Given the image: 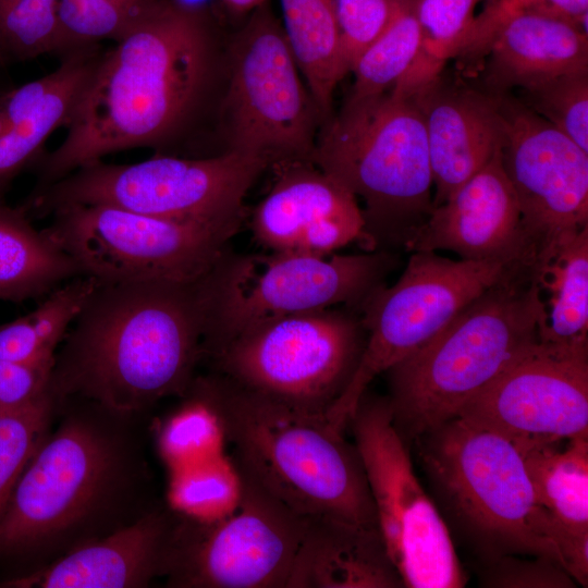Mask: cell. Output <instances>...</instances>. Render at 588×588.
<instances>
[{"label": "cell", "mask_w": 588, "mask_h": 588, "mask_svg": "<svg viewBox=\"0 0 588 588\" xmlns=\"http://www.w3.org/2000/svg\"><path fill=\"white\" fill-rule=\"evenodd\" d=\"M217 70L213 22L201 5L168 0L100 59L65 124L29 170L33 189L123 150L172 155L195 131Z\"/></svg>", "instance_id": "6da1fadb"}, {"label": "cell", "mask_w": 588, "mask_h": 588, "mask_svg": "<svg viewBox=\"0 0 588 588\" xmlns=\"http://www.w3.org/2000/svg\"><path fill=\"white\" fill-rule=\"evenodd\" d=\"M198 280L97 281L54 354L56 400L136 416L183 396L203 358Z\"/></svg>", "instance_id": "7a4b0ae2"}, {"label": "cell", "mask_w": 588, "mask_h": 588, "mask_svg": "<svg viewBox=\"0 0 588 588\" xmlns=\"http://www.w3.org/2000/svg\"><path fill=\"white\" fill-rule=\"evenodd\" d=\"M74 401L20 475L0 518V583L41 568L118 528L115 512L143 481L127 417Z\"/></svg>", "instance_id": "3957f363"}, {"label": "cell", "mask_w": 588, "mask_h": 588, "mask_svg": "<svg viewBox=\"0 0 588 588\" xmlns=\"http://www.w3.org/2000/svg\"><path fill=\"white\" fill-rule=\"evenodd\" d=\"M213 413L234 464L301 516L378 526L359 453L326 416L293 408L210 371L188 389Z\"/></svg>", "instance_id": "277c9868"}, {"label": "cell", "mask_w": 588, "mask_h": 588, "mask_svg": "<svg viewBox=\"0 0 588 588\" xmlns=\"http://www.w3.org/2000/svg\"><path fill=\"white\" fill-rule=\"evenodd\" d=\"M544 298L535 266L516 261L429 342L384 373L395 428L409 443L461 407L540 341Z\"/></svg>", "instance_id": "5b68a950"}, {"label": "cell", "mask_w": 588, "mask_h": 588, "mask_svg": "<svg viewBox=\"0 0 588 588\" xmlns=\"http://www.w3.org/2000/svg\"><path fill=\"white\" fill-rule=\"evenodd\" d=\"M311 161L364 200L366 250L405 247L433 210L426 128L411 96L348 97Z\"/></svg>", "instance_id": "8992f818"}, {"label": "cell", "mask_w": 588, "mask_h": 588, "mask_svg": "<svg viewBox=\"0 0 588 588\" xmlns=\"http://www.w3.org/2000/svg\"><path fill=\"white\" fill-rule=\"evenodd\" d=\"M414 442L446 517L483 562L516 554L563 566L542 534L546 510L512 440L456 416Z\"/></svg>", "instance_id": "52a82bcc"}, {"label": "cell", "mask_w": 588, "mask_h": 588, "mask_svg": "<svg viewBox=\"0 0 588 588\" xmlns=\"http://www.w3.org/2000/svg\"><path fill=\"white\" fill-rule=\"evenodd\" d=\"M397 261L385 249L318 256L235 254L229 247L199 278L201 360L266 319L338 306L358 310Z\"/></svg>", "instance_id": "ba28073f"}, {"label": "cell", "mask_w": 588, "mask_h": 588, "mask_svg": "<svg viewBox=\"0 0 588 588\" xmlns=\"http://www.w3.org/2000/svg\"><path fill=\"white\" fill-rule=\"evenodd\" d=\"M267 167L234 150L197 158L154 155L127 164L99 160L32 189L21 205L32 219L70 205H108L236 233L245 195Z\"/></svg>", "instance_id": "9c48e42d"}, {"label": "cell", "mask_w": 588, "mask_h": 588, "mask_svg": "<svg viewBox=\"0 0 588 588\" xmlns=\"http://www.w3.org/2000/svg\"><path fill=\"white\" fill-rule=\"evenodd\" d=\"M366 338L358 310L338 306L262 320L204 360L245 389L327 417L354 376Z\"/></svg>", "instance_id": "30bf717a"}, {"label": "cell", "mask_w": 588, "mask_h": 588, "mask_svg": "<svg viewBox=\"0 0 588 588\" xmlns=\"http://www.w3.org/2000/svg\"><path fill=\"white\" fill-rule=\"evenodd\" d=\"M228 65L219 108L224 151L258 157L268 167L311 161L320 117L268 2L236 34Z\"/></svg>", "instance_id": "8fae6325"}, {"label": "cell", "mask_w": 588, "mask_h": 588, "mask_svg": "<svg viewBox=\"0 0 588 588\" xmlns=\"http://www.w3.org/2000/svg\"><path fill=\"white\" fill-rule=\"evenodd\" d=\"M511 264L413 252L397 281L380 285L358 309L367 333L365 348L348 385L328 412L329 422L344 431L370 382L429 342Z\"/></svg>", "instance_id": "7c38bea8"}, {"label": "cell", "mask_w": 588, "mask_h": 588, "mask_svg": "<svg viewBox=\"0 0 588 588\" xmlns=\"http://www.w3.org/2000/svg\"><path fill=\"white\" fill-rule=\"evenodd\" d=\"M347 427L362 458L387 551L406 588L466 584L449 527L416 476L387 396L368 390Z\"/></svg>", "instance_id": "4fadbf2b"}, {"label": "cell", "mask_w": 588, "mask_h": 588, "mask_svg": "<svg viewBox=\"0 0 588 588\" xmlns=\"http://www.w3.org/2000/svg\"><path fill=\"white\" fill-rule=\"evenodd\" d=\"M49 216L44 231L98 282L195 281L235 234L108 205H70Z\"/></svg>", "instance_id": "5bb4252c"}, {"label": "cell", "mask_w": 588, "mask_h": 588, "mask_svg": "<svg viewBox=\"0 0 588 588\" xmlns=\"http://www.w3.org/2000/svg\"><path fill=\"white\" fill-rule=\"evenodd\" d=\"M236 468L242 489L230 514L199 520L176 513L164 574L169 586L286 587L305 516Z\"/></svg>", "instance_id": "9a60e30c"}, {"label": "cell", "mask_w": 588, "mask_h": 588, "mask_svg": "<svg viewBox=\"0 0 588 588\" xmlns=\"http://www.w3.org/2000/svg\"><path fill=\"white\" fill-rule=\"evenodd\" d=\"M495 96L503 167L517 197L528 250L540 266L588 228V152L518 99Z\"/></svg>", "instance_id": "2e32d148"}, {"label": "cell", "mask_w": 588, "mask_h": 588, "mask_svg": "<svg viewBox=\"0 0 588 588\" xmlns=\"http://www.w3.org/2000/svg\"><path fill=\"white\" fill-rule=\"evenodd\" d=\"M456 416L512 441L588 436V343L539 341Z\"/></svg>", "instance_id": "e0dca14e"}, {"label": "cell", "mask_w": 588, "mask_h": 588, "mask_svg": "<svg viewBox=\"0 0 588 588\" xmlns=\"http://www.w3.org/2000/svg\"><path fill=\"white\" fill-rule=\"evenodd\" d=\"M272 169V185L249 223L261 247L318 256L351 243L365 248V220L354 194L311 161L283 162Z\"/></svg>", "instance_id": "ac0fdd59"}, {"label": "cell", "mask_w": 588, "mask_h": 588, "mask_svg": "<svg viewBox=\"0 0 588 588\" xmlns=\"http://www.w3.org/2000/svg\"><path fill=\"white\" fill-rule=\"evenodd\" d=\"M405 249L450 250L469 260L535 264L517 197L503 167L502 147L433 208Z\"/></svg>", "instance_id": "d6986e66"}, {"label": "cell", "mask_w": 588, "mask_h": 588, "mask_svg": "<svg viewBox=\"0 0 588 588\" xmlns=\"http://www.w3.org/2000/svg\"><path fill=\"white\" fill-rule=\"evenodd\" d=\"M411 97L425 123L434 208L502 147L499 101L495 95L449 82L441 73Z\"/></svg>", "instance_id": "ffe728a7"}, {"label": "cell", "mask_w": 588, "mask_h": 588, "mask_svg": "<svg viewBox=\"0 0 588 588\" xmlns=\"http://www.w3.org/2000/svg\"><path fill=\"white\" fill-rule=\"evenodd\" d=\"M176 513L151 507L134 522L48 565L0 583L10 588L146 587L166 574Z\"/></svg>", "instance_id": "44dd1931"}, {"label": "cell", "mask_w": 588, "mask_h": 588, "mask_svg": "<svg viewBox=\"0 0 588 588\" xmlns=\"http://www.w3.org/2000/svg\"><path fill=\"white\" fill-rule=\"evenodd\" d=\"M486 54L487 93L504 95L588 70V33L547 8H525L494 26Z\"/></svg>", "instance_id": "7402d4cb"}, {"label": "cell", "mask_w": 588, "mask_h": 588, "mask_svg": "<svg viewBox=\"0 0 588 588\" xmlns=\"http://www.w3.org/2000/svg\"><path fill=\"white\" fill-rule=\"evenodd\" d=\"M285 588H404L378 526L305 516Z\"/></svg>", "instance_id": "603a6c76"}, {"label": "cell", "mask_w": 588, "mask_h": 588, "mask_svg": "<svg viewBox=\"0 0 588 588\" xmlns=\"http://www.w3.org/2000/svg\"><path fill=\"white\" fill-rule=\"evenodd\" d=\"M84 275L19 205L0 200V301L23 303L46 296L66 281Z\"/></svg>", "instance_id": "cb8c5ba5"}, {"label": "cell", "mask_w": 588, "mask_h": 588, "mask_svg": "<svg viewBox=\"0 0 588 588\" xmlns=\"http://www.w3.org/2000/svg\"><path fill=\"white\" fill-rule=\"evenodd\" d=\"M102 51L100 45L60 58L54 85L26 117L0 137V200L13 180L30 169L51 134L65 126Z\"/></svg>", "instance_id": "d4e9b609"}, {"label": "cell", "mask_w": 588, "mask_h": 588, "mask_svg": "<svg viewBox=\"0 0 588 588\" xmlns=\"http://www.w3.org/2000/svg\"><path fill=\"white\" fill-rule=\"evenodd\" d=\"M280 2L284 33L323 125L332 117L334 89L347 74L334 0Z\"/></svg>", "instance_id": "484cf974"}, {"label": "cell", "mask_w": 588, "mask_h": 588, "mask_svg": "<svg viewBox=\"0 0 588 588\" xmlns=\"http://www.w3.org/2000/svg\"><path fill=\"white\" fill-rule=\"evenodd\" d=\"M520 452L535 500L554 519L588 532V436L558 442L513 441Z\"/></svg>", "instance_id": "4316f807"}, {"label": "cell", "mask_w": 588, "mask_h": 588, "mask_svg": "<svg viewBox=\"0 0 588 588\" xmlns=\"http://www.w3.org/2000/svg\"><path fill=\"white\" fill-rule=\"evenodd\" d=\"M549 294L540 341L588 343V228L562 243L538 270Z\"/></svg>", "instance_id": "83f0119b"}, {"label": "cell", "mask_w": 588, "mask_h": 588, "mask_svg": "<svg viewBox=\"0 0 588 588\" xmlns=\"http://www.w3.org/2000/svg\"><path fill=\"white\" fill-rule=\"evenodd\" d=\"M96 284L93 277L73 278L28 314L0 323V359L53 364L57 348Z\"/></svg>", "instance_id": "f1b7e54d"}, {"label": "cell", "mask_w": 588, "mask_h": 588, "mask_svg": "<svg viewBox=\"0 0 588 588\" xmlns=\"http://www.w3.org/2000/svg\"><path fill=\"white\" fill-rule=\"evenodd\" d=\"M481 0H415L420 29L418 54L391 90L412 96L436 78L448 60L456 58L473 32L475 9Z\"/></svg>", "instance_id": "f546056e"}, {"label": "cell", "mask_w": 588, "mask_h": 588, "mask_svg": "<svg viewBox=\"0 0 588 588\" xmlns=\"http://www.w3.org/2000/svg\"><path fill=\"white\" fill-rule=\"evenodd\" d=\"M168 0H60L59 59L75 51L100 46L105 40H121Z\"/></svg>", "instance_id": "4dcf8cb0"}, {"label": "cell", "mask_w": 588, "mask_h": 588, "mask_svg": "<svg viewBox=\"0 0 588 588\" xmlns=\"http://www.w3.org/2000/svg\"><path fill=\"white\" fill-rule=\"evenodd\" d=\"M420 47L415 0H405L382 34L356 60L351 98L389 91L413 65Z\"/></svg>", "instance_id": "1f68e13d"}, {"label": "cell", "mask_w": 588, "mask_h": 588, "mask_svg": "<svg viewBox=\"0 0 588 588\" xmlns=\"http://www.w3.org/2000/svg\"><path fill=\"white\" fill-rule=\"evenodd\" d=\"M60 0H0V62L54 54Z\"/></svg>", "instance_id": "d6a6232c"}, {"label": "cell", "mask_w": 588, "mask_h": 588, "mask_svg": "<svg viewBox=\"0 0 588 588\" xmlns=\"http://www.w3.org/2000/svg\"><path fill=\"white\" fill-rule=\"evenodd\" d=\"M58 406L48 391L24 408L0 412V518L20 475L48 433Z\"/></svg>", "instance_id": "836d02e7"}, {"label": "cell", "mask_w": 588, "mask_h": 588, "mask_svg": "<svg viewBox=\"0 0 588 588\" xmlns=\"http://www.w3.org/2000/svg\"><path fill=\"white\" fill-rule=\"evenodd\" d=\"M241 489L233 460L219 453L180 476L173 486V499L181 514L199 520H215L235 509Z\"/></svg>", "instance_id": "e575fe53"}, {"label": "cell", "mask_w": 588, "mask_h": 588, "mask_svg": "<svg viewBox=\"0 0 588 588\" xmlns=\"http://www.w3.org/2000/svg\"><path fill=\"white\" fill-rule=\"evenodd\" d=\"M519 101L588 152V70L519 89Z\"/></svg>", "instance_id": "d590c367"}, {"label": "cell", "mask_w": 588, "mask_h": 588, "mask_svg": "<svg viewBox=\"0 0 588 588\" xmlns=\"http://www.w3.org/2000/svg\"><path fill=\"white\" fill-rule=\"evenodd\" d=\"M405 0H334L346 73L389 26Z\"/></svg>", "instance_id": "8d00e7d4"}, {"label": "cell", "mask_w": 588, "mask_h": 588, "mask_svg": "<svg viewBox=\"0 0 588 588\" xmlns=\"http://www.w3.org/2000/svg\"><path fill=\"white\" fill-rule=\"evenodd\" d=\"M184 406L169 422L164 448L171 456L210 457L219 454L224 441L220 425L211 409L194 393L186 390Z\"/></svg>", "instance_id": "74e56055"}, {"label": "cell", "mask_w": 588, "mask_h": 588, "mask_svg": "<svg viewBox=\"0 0 588 588\" xmlns=\"http://www.w3.org/2000/svg\"><path fill=\"white\" fill-rule=\"evenodd\" d=\"M480 584L489 588H574L575 580L555 560L506 554L485 562Z\"/></svg>", "instance_id": "f35d334b"}, {"label": "cell", "mask_w": 588, "mask_h": 588, "mask_svg": "<svg viewBox=\"0 0 588 588\" xmlns=\"http://www.w3.org/2000/svg\"><path fill=\"white\" fill-rule=\"evenodd\" d=\"M52 365L0 359V412L24 408L45 395Z\"/></svg>", "instance_id": "ab89813d"}, {"label": "cell", "mask_w": 588, "mask_h": 588, "mask_svg": "<svg viewBox=\"0 0 588 588\" xmlns=\"http://www.w3.org/2000/svg\"><path fill=\"white\" fill-rule=\"evenodd\" d=\"M546 7L577 23L587 32L588 0H543Z\"/></svg>", "instance_id": "60d3db41"}, {"label": "cell", "mask_w": 588, "mask_h": 588, "mask_svg": "<svg viewBox=\"0 0 588 588\" xmlns=\"http://www.w3.org/2000/svg\"><path fill=\"white\" fill-rule=\"evenodd\" d=\"M221 3L232 13L244 14L253 12L260 5L267 2V0H220Z\"/></svg>", "instance_id": "b9f144b4"}, {"label": "cell", "mask_w": 588, "mask_h": 588, "mask_svg": "<svg viewBox=\"0 0 588 588\" xmlns=\"http://www.w3.org/2000/svg\"><path fill=\"white\" fill-rule=\"evenodd\" d=\"M0 69H4V66L1 64V62H0Z\"/></svg>", "instance_id": "7bdbcfd3"}, {"label": "cell", "mask_w": 588, "mask_h": 588, "mask_svg": "<svg viewBox=\"0 0 588 588\" xmlns=\"http://www.w3.org/2000/svg\"><path fill=\"white\" fill-rule=\"evenodd\" d=\"M489 1H492V0H488V2H489Z\"/></svg>", "instance_id": "ee69618b"}, {"label": "cell", "mask_w": 588, "mask_h": 588, "mask_svg": "<svg viewBox=\"0 0 588 588\" xmlns=\"http://www.w3.org/2000/svg\"><path fill=\"white\" fill-rule=\"evenodd\" d=\"M3 70V69H0V71Z\"/></svg>", "instance_id": "f6af8a7d"}]
</instances>
